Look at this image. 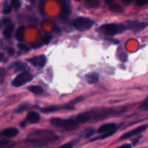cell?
I'll list each match as a JSON object with an SVG mask.
<instances>
[{
    "label": "cell",
    "mask_w": 148,
    "mask_h": 148,
    "mask_svg": "<svg viewBox=\"0 0 148 148\" xmlns=\"http://www.w3.org/2000/svg\"><path fill=\"white\" fill-rule=\"evenodd\" d=\"M58 137L51 131L39 130L34 132L29 135L27 142L34 147H43L51 140H54Z\"/></svg>",
    "instance_id": "6da1fadb"
},
{
    "label": "cell",
    "mask_w": 148,
    "mask_h": 148,
    "mask_svg": "<svg viewBox=\"0 0 148 148\" xmlns=\"http://www.w3.org/2000/svg\"><path fill=\"white\" fill-rule=\"evenodd\" d=\"M52 125L57 128L62 129L66 131H72L77 128L78 123L74 120H64L59 118H54L51 120Z\"/></svg>",
    "instance_id": "7a4b0ae2"
},
{
    "label": "cell",
    "mask_w": 148,
    "mask_h": 148,
    "mask_svg": "<svg viewBox=\"0 0 148 148\" xmlns=\"http://www.w3.org/2000/svg\"><path fill=\"white\" fill-rule=\"evenodd\" d=\"M126 30V26L122 24H106L101 27V30L106 35L114 36L122 33Z\"/></svg>",
    "instance_id": "3957f363"
},
{
    "label": "cell",
    "mask_w": 148,
    "mask_h": 148,
    "mask_svg": "<svg viewBox=\"0 0 148 148\" xmlns=\"http://www.w3.org/2000/svg\"><path fill=\"white\" fill-rule=\"evenodd\" d=\"M93 25V20L85 17H79L73 22L74 27L79 30H88L90 29Z\"/></svg>",
    "instance_id": "277c9868"
},
{
    "label": "cell",
    "mask_w": 148,
    "mask_h": 148,
    "mask_svg": "<svg viewBox=\"0 0 148 148\" xmlns=\"http://www.w3.org/2000/svg\"><path fill=\"white\" fill-rule=\"evenodd\" d=\"M32 79H33V76L29 72H21L14 77V79L12 82V85L14 87L23 86L25 84L30 82Z\"/></svg>",
    "instance_id": "5b68a950"
},
{
    "label": "cell",
    "mask_w": 148,
    "mask_h": 148,
    "mask_svg": "<svg viewBox=\"0 0 148 148\" xmlns=\"http://www.w3.org/2000/svg\"><path fill=\"white\" fill-rule=\"evenodd\" d=\"M147 128V125L145 124V125H143V126H140V127H137V128L134 129V130H132V131L126 133L124 134V135L121 136V137L120 138L121 140H127V139L130 138V137H133L134 135H137V134H140V133L143 132L144 131H145Z\"/></svg>",
    "instance_id": "8992f818"
},
{
    "label": "cell",
    "mask_w": 148,
    "mask_h": 148,
    "mask_svg": "<svg viewBox=\"0 0 148 148\" xmlns=\"http://www.w3.org/2000/svg\"><path fill=\"white\" fill-rule=\"evenodd\" d=\"M27 61L30 62L33 66H38V67H43L46 65V57L44 55H40V56H35L31 59H27Z\"/></svg>",
    "instance_id": "52a82bcc"
},
{
    "label": "cell",
    "mask_w": 148,
    "mask_h": 148,
    "mask_svg": "<svg viewBox=\"0 0 148 148\" xmlns=\"http://www.w3.org/2000/svg\"><path fill=\"white\" fill-rule=\"evenodd\" d=\"M19 131L16 128H7L6 130H3L1 132V135L6 137H14L17 135Z\"/></svg>",
    "instance_id": "ba28073f"
},
{
    "label": "cell",
    "mask_w": 148,
    "mask_h": 148,
    "mask_svg": "<svg viewBox=\"0 0 148 148\" xmlns=\"http://www.w3.org/2000/svg\"><path fill=\"white\" fill-rule=\"evenodd\" d=\"M115 130H117L116 124H114V123H108V124H106L101 126L98 130V132L104 133Z\"/></svg>",
    "instance_id": "9c48e42d"
},
{
    "label": "cell",
    "mask_w": 148,
    "mask_h": 148,
    "mask_svg": "<svg viewBox=\"0 0 148 148\" xmlns=\"http://www.w3.org/2000/svg\"><path fill=\"white\" fill-rule=\"evenodd\" d=\"M40 120V116L35 111L30 112L27 116V121L30 124H36Z\"/></svg>",
    "instance_id": "30bf717a"
},
{
    "label": "cell",
    "mask_w": 148,
    "mask_h": 148,
    "mask_svg": "<svg viewBox=\"0 0 148 148\" xmlns=\"http://www.w3.org/2000/svg\"><path fill=\"white\" fill-rule=\"evenodd\" d=\"M13 30H14V25L13 24H9L7 25V27L3 31V35H4V38L7 39L10 38L12 35Z\"/></svg>",
    "instance_id": "8fae6325"
},
{
    "label": "cell",
    "mask_w": 148,
    "mask_h": 148,
    "mask_svg": "<svg viewBox=\"0 0 148 148\" xmlns=\"http://www.w3.org/2000/svg\"><path fill=\"white\" fill-rule=\"evenodd\" d=\"M128 27L130 28L134 29L135 30H141L144 29L146 27L145 23H128Z\"/></svg>",
    "instance_id": "7c38bea8"
},
{
    "label": "cell",
    "mask_w": 148,
    "mask_h": 148,
    "mask_svg": "<svg viewBox=\"0 0 148 148\" xmlns=\"http://www.w3.org/2000/svg\"><path fill=\"white\" fill-rule=\"evenodd\" d=\"M87 80H88V82L89 84H95L97 82L99 79V75H98V73H91L89 74L86 76Z\"/></svg>",
    "instance_id": "4fadbf2b"
},
{
    "label": "cell",
    "mask_w": 148,
    "mask_h": 148,
    "mask_svg": "<svg viewBox=\"0 0 148 148\" xmlns=\"http://www.w3.org/2000/svg\"><path fill=\"white\" fill-rule=\"evenodd\" d=\"M101 0H85V6L89 8H96L101 4Z\"/></svg>",
    "instance_id": "5bb4252c"
},
{
    "label": "cell",
    "mask_w": 148,
    "mask_h": 148,
    "mask_svg": "<svg viewBox=\"0 0 148 148\" xmlns=\"http://www.w3.org/2000/svg\"><path fill=\"white\" fill-rule=\"evenodd\" d=\"M62 109H63L62 106H51L46 107V108L41 109V111L43 113H53Z\"/></svg>",
    "instance_id": "9a60e30c"
},
{
    "label": "cell",
    "mask_w": 148,
    "mask_h": 148,
    "mask_svg": "<svg viewBox=\"0 0 148 148\" xmlns=\"http://www.w3.org/2000/svg\"><path fill=\"white\" fill-rule=\"evenodd\" d=\"M24 33H25V27L24 26H20V27L17 28V31L15 33V37L16 39L19 41L23 40V36H24Z\"/></svg>",
    "instance_id": "2e32d148"
},
{
    "label": "cell",
    "mask_w": 148,
    "mask_h": 148,
    "mask_svg": "<svg viewBox=\"0 0 148 148\" xmlns=\"http://www.w3.org/2000/svg\"><path fill=\"white\" fill-rule=\"evenodd\" d=\"M28 90L33 93L36 94V95H40L43 92V90L41 87L38 86V85H33V86H30L28 88Z\"/></svg>",
    "instance_id": "e0dca14e"
},
{
    "label": "cell",
    "mask_w": 148,
    "mask_h": 148,
    "mask_svg": "<svg viewBox=\"0 0 148 148\" xmlns=\"http://www.w3.org/2000/svg\"><path fill=\"white\" fill-rule=\"evenodd\" d=\"M116 132V130H112V131L107 132H104L103 134H102V135L96 137V138L92 139L91 141H95V140H102V139H106V138H107V137H111V136H112L114 134H115Z\"/></svg>",
    "instance_id": "ac0fdd59"
},
{
    "label": "cell",
    "mask_w": 148,
    "mask_h": 148,
    "mask_svg": "<svg viewBox=\"0 0 148 148\" xmlns=\"http://www.w3.org/2000/svg\"><path fill=\"white\" fill-rule=\"evenodd\" d=\"M30 108V105L28 103H24V104H22V105L19 106L17 107V109L15 110V113L17 114H19V113H22V112H24V111H27L29 108Z\"/></svg>",
    "instance_id": "d6986e66"
},
{
    "label": "cell",
    "mask_w": 148,
    "mask_h": 148,
    "mask_svg": "<svg viewBox=\"0 0 148 148\" xmlns=\"http://www.w3.org/2000/svg\"><path fill=\"white\" fill-rule=\"evenodd\" d=\"M16 66V72H19V71H23L25 69L26 67H27V65L25 64L24 63H22V62H15V63L12 64L10 66Z\"/></svg>",
    "instance_id": "ffe728a7"
},
{
    "label": "cell",
    "mask_w": 148,
    "mask_h": 148,
    "mask_svg": "<svg viewBox=\"0 0 148 148\" xmlns=\"http://www.w3.org/2000/svg\"><path fill=\"white\" fill-rule=\"evenodd\" d=\"M109 10L111 11L114 12H123V8L119 5V4H111V6L109 7Z\"/></svg>",
    "instance_id": "44dd1931"
},
{
    "label": "cell",
    "mask_w": 148,
    "mask_h": 148,
    "mask_svg": "<svg viewBox=\"0 0 148 148\" xmlns=\"http://www.w3.org/2000/svg\"><path fill=\"white\" fill-rule=\"evenodd\" d=\"M10 144V141L7 140H0V148H10V147H8Z\"/></svg>",
    "instance_id": "7402d4cb"
},
{
    "label": "cell",
    "mask_w": 148,
    "mask_h": 148,
    "mask_svg": "<svg viewBox=\"0 0 148 148\" xmlns=\"http://www.w3.org/2000/svg\"><path fill=\"white\" fill-rule=\"evenodd\" d=\"M12 6L14 7L15 10H18L20 7V3L19 0H11Z\"/></svg>",
    "instance_id": "603a6c76"
},
{
    "label": "cell",
    "mask_w": 148,
    "mask_h": 148,
    "mask_svg": "<svg viewBox=\"0 0 148 148\" xmlns=\"http://www.w3.org/2000/svg\"><path fill=\"white\" fill-rule=\"evenodd\" d=\"M11 7H10V5H8V4H7V3H5V4H4V9H3V13L4 14H10V12H11Z\"/></svg>",
    "instance_id": "cb8c5ba5"
},
{
    "label": "cell",
    "mask_w": 148,
    "mask_h": 148,
    "mask_svg": "<svg viewBox=\"0 0 148 148\" xmlns=\"http://www.w3.org/2000/svg\"><path fill=\"white\" fill-rule=\"evenodd\" d=\"M84 99H85V98L82 96L77 97L76 98H75V99H73L72 101H70V104H72V105H73V104H76V103H77L82 101Z\"/></svg>",
    "instance_id": "d4e9b609"
},
{
    "label": "cell",
    "mask_w": 148,
    "mask_h": 148,
    "mask_svg": "<svg viewBox=\"0 0 148 148\" xmlns=\"http://www.w3.org/2000/svg\"><path fill=\"white\" fill-rule=\"evenodd\" d=\"M52 36H45L43 38V42L44 44H49L52 39Z\"/></svg>",
    "instance_id": "484cf974"
},
{
    "label": "cell",
    "mask_w": 148,
    "mask_h": 148,
    "mask_svg": "<svg viewBox=\"0 0 148 148\" xmlns=\"http://www.w3.org/2000/svg\"><path fill=\"white\" fill-rule=\"evenodd\" d=\"M6 75V70L3 68H0V82L4 80Z\"/></svg>",
    "instance_id": "4316f807"
},
{
    "label": "cell",
    "mask_w": 148,
    "mask_h": 148,
    "mask_svg": "<svg viewBox=\"0 0 148 148\" xmlns=\"http://www.w3.org/2000/svg\"><path fill=\"white\" fill-rule=\"evenodd\" d=\"M119 59L121 61V62H127V59H128V56H127V54L126 53H124V52H123V53H121L119 55Z\"/></svg>",
    "instance_id": "83f0119b"
},
{
    "label": "cell",
    "mask_w": 148,
    "mask_h": 148,
    "mask_svg": "<svg viewBox=\"0 0 148 148\" xmlns=\"http://www.w3.org/2000/svg\"><path fill=\"white\" fill-rule=\"evenodd\" d=\"M44 3L45 0H40L39 1V10L41 13H43V10H44Z\"/></svg>",
    "instance_id": "f1b7e54d"
},
{
    "label": "cell",
    "mask_w": 148,
    "mask_h": 148,
    "mask_svg": "<svg viewBox=\"0 0 148 148\" xmlns=\"http://www.w3.org/2000/svg\"><path fill=\"white\" fill-rule=\"evenodd\" d=\"M18 48L21 50L25 51H28L30 50L28 46H27V45H25V44H18Z\"/></svg>",
    "instance_id": "f546056e"
},
{
    "label": "cell",
    "mask_w": 148,
    "mask_h": 148,
    "mask_svg": "<svg viewBox=\"0 0 148 148\" xmlns=\"http://www.w3.org/2000/svg\"><path fill=\"white\" fill-rule=\"evenodd\" d=\"M95 133V130H94V129H90V130L87 132L86 138H90V137H92Z\"/></svg>",
    "instance_id": "4dcf8cb0"
},
{
    "label": "cell",
    "mask_w": 148,
    "mask_h": 148,
    "mask_svg": "<svg viewBox=\"0 0 148 148\" xmlns=\"http://www.w3.org/2000/svg\"><path fill=\"white\" fill-rule=\"evenodd\" d=\"M148 99H145V101H144V103H143V105L141 106V107L140 108H142V109L145 110V111H147L148 109Z\"/></svg>",
    "instance_id": "1f68e13d"
},
{
    "label": "cell",
    "mask_w": 148,
    "mask_h": 148,
    "mask_svg": "<svg viewBox=\"0 0 148 148\" xmlns=\"http://www.w3.org/2000/svg\"><path fill=\"white\" fill-rule=\"evenodd\" d=\"M148 0H136V3L138 6H144L147 3Z\"/></svg>",
    "instance_id": "d6a6232c"
},
{
    "label": "cell",
    "mask_w": 148,
    "mask_h": 148,
    "mask_svg": "<svg viewBox=\"0 0 148 148\" xmlns=\"http://www.w3.org/2000/svg\"><path fill=\"white\" fill-rule=\"evenodd\" d=\"M57 148H72V143H66V144L63 145Z\"/></svg>",
    "instance_id": "836d02e7"
},
{
    "label": "cell",
    "mask_w": 148,
    "mask_h": 148,
    "mask_svg": "<svg viewBox=\"0 0 148 148\" xmlns=\"http://www.w3.org/2000/svg\"><path fill=\"white\" fill-rule=\"evenodd\" d=\"M7 53H8L10 56H13L14 53V49H12V48H9V49H7Z\"/></svg>",
    "instance_id": "e575fe53"
},
{
    "label": "cell",
    "mask_w": 148,
    "mask_h": 148,
    "mask_svg": "<svg viewBox=\"0 0 148 148\" xmlns=\"http://www.w3.org/2000/svg\"><path fill=\"white\" fill-rule=\"evenodd\" d=\"M131 147H132V145L130 144H125L117 148H131Z\"/></svg>",
    "instance_id": "d590c367"
},
{
    "label": "cell",
    "mask_w": 148,
    "mask_h": 148,
    "mask_svg": "<svg viewBox=\"0 0 148 148\" xmlns=\"http://www.w3.org/2000/svg\"><path fill=\"white\" fill-rule=\"evenodd\" d=\"M3 23H4V25L10 24V19H4V20H3Z\"/></svg>",
    "instance_id": "8d00e7d4"
},
{
    "label": "cell",
    "mask_w": 148,
    "mask_h": 148,
    "mask_svg": "<svg viewBox=\"0 0 148 148\" xmlns=\"http://www.w3.org/2000/svg\"><path fill=\"white\" fill-rule=\"evenodd\" d=\"M122 1H123V2L124 3V4H127V5H128V4H130V3L132 1V0H122Z\"/></svg>",
    "instance_id": "74e56055"
},
{
    "label": "cell",
    "mask_w": 148,
    "mask_h": 148,
    "mask_svg": "<svg viewBox=\"0 0 148 148\" xmlns=\"http://www.w3.org/2000/svg\"><path fill=\"white\" fill-rule=\"evenodd\" d=\"M114 0H105V2L106 4H110L114 1Z\"/></svg>",
    "instance_id": "f35d334b"
},
{
    "label": "cell",
    "mask_w": 148,
    "mask_h": 148,
    "mask_svg": "<svg viewBox=\"0 0 148 148\" xmlns=\"http://www.w3.org/2000/svg\"><path fill=\"white\" fill-rule=\"evenodd\" d=\"M3 59H4V53L0 52V61L2 60Z\"/></svg>",
    "instance_id": "ab89813d"
},
{
    "label": "cell",
    "mask_w": 148,
    "mask_h": 148,
    "mask_svg": "<svg viewBox=\"0 0 148 148\" xmlns=\"http://www.w3.org/2000/svg\"><path fill=\"white\" fill-rule=\"evenodd\" d=\"M76 1H82V0H76Z\"/></svg>",
    "instance_id": "60d3db41"
},
{
    "label": "cell",
    "mask_w": 148,
    "mask_h": 148,
    "mask_svg": "<svg viewBox=\"0 0 148 148\" xmlns=\"http://www.w3.org/2000/svg\"><path fill=\"white\" fill-rule=\"evenodd\" d=\"M35 1H36V0H33V4H34V3H35Z\"/></svg>",
    "instance_id": "b9f144b4"
}]
</instances>
